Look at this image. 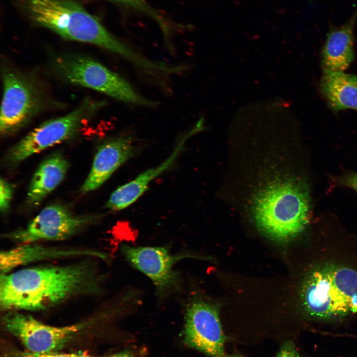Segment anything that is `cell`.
<instances>
[{
    "mask_svg": "<svg viewBox=\"0 0 357 357\" xmlns=\"http://www.w3.org/2000/svg\"><path fill=\"white\" fill-rule=\"evenodd\" d=\"M277 357H299V355L295 344L287 341L282 345Z\"/></svg>",
    "mask_w": 357,
    "mask_h": 357,
    "instance_id": "22",
    "label": "cell"
},
{
    "mask_svg": "<svg viewBox=\"0 0 357 357\" xmlns=\"http://www.w3.org/2000/svg\"><path fill=\"white\" fill-rule=\"evenodd\" d=\"M320 89L333 112L357 111V76L344 72H325Z\"/></svg>",
    "mask_w": 357,
    "mask_h": 357,
    "instance_id": "17",
    "label": "cell"
},
{
    "mask_svg": "<svg viewBox=\"0 0 357 357\" xmlns=\"http://www.w3.org/2000/svg\"><path fill=\"white\" fill-rule=\"evenodd\" d=\"M12 188L11 184L6 180L0 178V210L5 213L9 207L12 199Z\"/></svg>",
    "mask_w": 357,
    "mask_h": 357,
    "instance_id": "20",
    "label": "cell"
},
{
    "mask_svg": "<svg viewBox=\"0 0 357 357\" xmlns=\"http://www.w3.org/2000/svg\"><path fill=\"white\" fill-rule=\"evenodd\" d=\"M220 357H242L238 355H223Z\"/></svg>",
    "mask_w": 357,
    "mask_h": 357,
    "instance_id": "24",
    "label": "cell"
},
{
    "mask_svg": "<svg viewBox=\"0 0 357 357\" xmlns=\"http://www.w3.org/2000/svg\"><path fill=\"white\" fill-rule=\"evenodd\" d=\"M51 69L65 82L94 90L122 102L149 107L158 104L139 94L122 77L84 55H60L52 61Z\"/></svg>",
    "mask_w": 357,
    "mask_h": 357,
    "instance_id": "5",
    "label": "cell"
},
{
    "mask_svg": "<svg viewBox=\"0 0 357 357\" xmlns=\"http://www.w3.org/2000/svg\"><path fill=\"white\" fill-rule=\"evenodd\" d=\"M110 0L146 14L154 19L162 28L166 38L170 36L169 24L164 18L153 8L145 0Z\"/></svg>",
    "mask_w": 357,
    "mask_h": 357,
    "instance_id": "18",
    "label": "cell"
},
{
    "mask_svg": "<svg viewBox=\"0 0 357 357\" xmlns=\"http://www.w3.org/2000/svg\"><path fill=\"white\" fill-rule=\"evenodd\" d=\"M6 312L2 317L5 329L20 341L26 351L35 354L58 352L90 325L88 321L57 327L20 311Z\"/></svg>",
    "mask_w": 357,
    "mask_h": 357,
    "instance_id": "9",
    "label": "cell"
},
{
    "mask_svg": "<svg viewBox=\"0 0 357 357\" xmlns=\"http://www.w3.org/2000/svg\"><path fill=\"white\" fill-rule=\"evenodd\" d=\"M251 212L258 227L270 237L284 240L297 238L310 224L307 183L295 177L271 182L255 196Z\"/></svg>",
    "mask_w": 357,
    "mask_h": 357,
    "instance_id": "4",
    "label": "cell"
},
{
    "mask_svg": "<svg viewBox=\"0 0 357 357\" xmlns=\"http://www.w3.org/2000/svg\"><path fill=\"white\" fill-rule=\"evenodd\" d=\"M183 332V341L189 347L212 357L225 354L226 338L216 306L199 298L189 300Z\"/></svg>",
    "mask_w": 357,
    "mask_h": 357,
    "instance_id": "11",
    "label": "cell"
},
{
    "mask_svg": "<svg viewBox=\"0 0 357 357\" xmlns=\"http://www.w3.org/2000/svg\"><path fill=\"white\" fill-rule=\"evenodd\" d=\"M135 152L136 147L130 136L118 135L104 141L98 148L80 192L86 193L100 187Z\"/></svg>",
    "mask_w": 357,
    "mask_h": 357,
    "instance_id": "12",
    "label": "cell"
},
{
    "mask_svg": "<svg viewBox=\"0 0 357 357\" xmlns=\"http://www.w3.org/2000/svg\"><path fill=\"white\" fill-rule=\"evenodd\" d=\"M99 215H75L60 204L43 209L24 228L3 235L19 244L42 240H61L70 238L97 222Z\"/></svg>",
    "mask_w": 357,
    "mask_h": 357,
    "instance_id": "8",
    "label": "cell"
},
{
    "mask_svg": "<svg viewBox=\"0 0 357 357\" xmlns=\"http://www.w3.org/2000/svg\"><path fill=\"white\" fill-rule=\"evenodd\" d=\"M357 22V8L344 24L330 28L322 52L324 73L343 72L353 61L354 33Z\"/></svg>",
    "mask_w": 357,
    "mask_h": 357,
    "instance_id": "14",
    "label": "cell"
},
{
    "mask_svg": "<svg viewBox=\"0 0 357 357\" xmlns=\"http://www.w3.org/2000/svg\"><path fill=\"white\" fill-rule=\"evenodd\" d=\"M28 18L61 37L93 44L118 55L133 65L142 55L112 35L96 17L73 0H19Z\"/></svg>",
    "mask_w": 357,
    "mask_h": 357,
    "instance_id": "3",
    "label": "cell"
},
{
    "mask_svg": "<svg viewBox=\"0 0 357 357\" xmlns=\"http://www.w3.org/2000/svg\"><path fill=\"white\" fill-rule=\"evenodd\" d=\"M200 127L197 124L185 134L179 141L171 155L159 165L147 170L133 179L116 189L106 202V208L113 211H119L135 202L145 192L153 179L173 165L182 150L186 140L199 130Z\"/></svg>",
    "mask_w": 357,
    "mask_h": 357,
    "instance_id": "15",
    "label": "cell"
},
{
    "mask_svg": "<svg viewBox=\"0 0 357 357\" xmlns=\"http://www.w3.org/2000/svg\"><path fill=\"white\" fill-rule=\"evenodd\" d=\"M338 184L348 187L357 191V173H353L334 178Z\"/></svg>",
    "mask_w": 357,
    "mask_h": 357,
    "instance_id": "21",
    "label": "cell"
},
{
    "mask_svg": "<svg viewBox=\"0 0 357 357\" xmlns=\"http://www.w3.org/2000/svg\"><path fill=\"white\" fill-rule=\"evenodd\" d=\"M7 355L8 357H95L80 353H60L56 352L45 354H35L27 351H12Z\"/></svg>",
    "mask_w": 357,
    "mask_h": 357,
    "instance_id": "19",
    "label": "cell"
},
{
    "mask_svg": "<svg viewBox=\"0 0 357 357\" xmlns=\"http://www.w3.org/2000/svg\"><path fill=\"white\" fill-rule=\"evenodd\" d=\"M296 286L300 318L339 325L357 319V235L310 232Z\"/></svg>",
    "mask_w": 357,
    "mask_h": 357,
    "instance_id": "1",
    "label": "cell"
},
{
    "mask_svg": "<svg viewBox=\"0 0 357 357\" xmlns=\"http://www.w3.org/2000/svg\"><path fill=\"white\" fill-rule=\"evenodd\" d=\"M121 251L131 266L150 279L160 299L180 288V277L174 269L175 264L181 259L195 257L186 252L172 254L168 247L162 246L123 244Z\"/></svg>",
    "mask_w": 357,
    "mask_h": 357,
    "instance_id": "10",
    "label": "cell"
},
{
    "mask_svg": "<svg viewBox=\"0 0 357 357\" xmlns=\"http://www.w3.org/2000/svg\"><path fill=\"white\" fill-rule=\"evenodd\" d=\"M1 73L3 93L0 132L6 136L24 127L51 103L32 75L8 65L1 67Z\"/></svg>",
    "mask_w": 357,
    "mask_h": 357,
    "instance_id": "6",
    "label": "cell"
},
{
    "mask_svg": "<svg viewBox=\"0 0 357 357\" xmlns=\"http://www.w3.org/2000/svg\"><path fill=\"white\" fill-rule=\"evenodd\" d=\"M104 279L91 260L0 274V308L5 311H41L73 298L99 295L103 293Z\"/></svg>",
    "mask_w": 357,
    "mask_h": 357,
    "instance_id": "2",
    "label": "cell"
},
{
    "mask_svg": "<svg viewBox=\"0 0 357 357\" xmlns=\"http://www.w3.org/2000/svg\"><path fill=\"white\" fill-rule=\"evenodd\" d=\"M107 357H133V355L131 351L125 350Z\"/></svg>",
    "mask_w": 357,
    "mask_h": 357,
    "instance_id": "23",
    "label": "cell"
},
{
    "mask_svg": "<svg viewBox=\"0 0 357 357\" xmlns=\"http://www.w3.org/2000/svg\"><path fill=\"white\" fill-rule=\"evenodd\" d=\"M69 167L67 159L60 152H56L44 159L33 174L27 193L26 202L37 206L63 180Z\"/></svg>",
    "mask_w": 357,
    "mask_h": 357,
    "instance_id": "16",
    "label": "cell"
},
{
    "mask_svg": "<svg viewBox=\"0 0 357 357\" xmlns=\"http://www.w3.org/2000/svg\"><path fill=\"white\" fill-rule=\"evenodd\" d=\"M106 104L103 101L87 98L68 114L44 122L9 149L6 160L12 164L19 163L73 137Z\"/></svg>",
    "mask_w": 357,
    "mask_h": 357,
    "instance_id": "7",
    "label": "cell"
},
{
    "mask_svg": "<svg viewBox=\"0 0 357 357\" xmlns=\"http://www.w3.org/2000/svg\"><path fill=\"white\" fill-rule=\"evenodd\" d=\"M74 257L107 258L106 254L94 250L66 249L36 243L19 244L16 247L1 251L0 274L10 272L19 266L34 262Z\"/></svg>",
    "mask_w": 357,
    "mask_h": 357,
    "instance_id": "13",
    "label": "cell"
}]
</instances>
